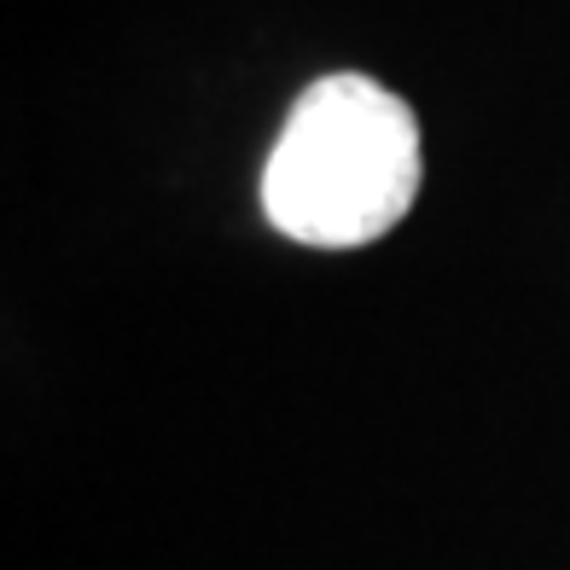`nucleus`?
I'll return each instance as SVG.
<instances>
[{
    "instance_id": "nucleus-1",
    "label": "nucleus",
    "mask_w": 570,
    "mask_h": 570,
    "mask_svg": "<svg viewBox=\"0 0 570 570\" xmlns=\"http://www.w3.org/2000/svg\"><path fill=\"white\" fill-rule=\"evenodd\" d=\"M425 151L402 94L361 70H332L297 94L263 169V210L297 245L361 250L420 198Z\"/></svg>"
}]
</instances>
